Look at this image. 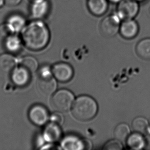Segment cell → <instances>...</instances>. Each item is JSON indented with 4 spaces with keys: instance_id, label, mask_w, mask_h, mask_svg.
<instances>
[{
    "instance_id": "4316f807",
    "label": "cell",
    "mask_w": 150,
    "mask_h": 150,
    "mask_svg": "<svg viewBox=\"0 0 150 150\" xmlns=\"http://www.w3.org/2000/svg\"><path fill=\"white\" fill-rule=\"evenodd\" d=\"M4 4V0H0V8L2 7Z\"/></svg>"
},
{
    "instance_id": "3957f363",
    "label": "cell",
    "mask_w": 150,
    "mask_h": 150,
    "mask_svg": "<svg viewBox=\"0 0 150 150\" xmlns=\"http://www.w3.org/2000/svg\"><path fill=\"white\" fill-rule=\"evenodd\" d=\"M49 68L44 67L40 69L37 79V86L43 96H49L57 89V83Z\"/></svg>"
},
{
    "instance_id": "5b68a950",
    "label": "cell",
    "mask_w": 150,
    "mask_h": 150,
    "mask_svg": "<svg viewBox=\"0 0 150 150\" xmlns=\"http://www.w3.org/2000/svg\"><path fill=\"white\" fill-rule=\"evenodd\" d=\"M139 7L135 0H122L118 3L117 15L120 20H131L137 16Z\"/></svg>"
},
{
    "instance_id": "ffe728a7",
    "label": "cell",
    "mask_w": 150,
    "mask_h": 150,
    "mask_svg": "<svg viewBox=\"0 0 150 150\" xmlns=\"http://www.w3.org/2000/svg\"><path fill=\"white\" fill-rule=\"evenodd\" d=\"M20 66L24 68L31 74L37 71L38 67V63L35 58L28 56L21 59Z\"/></svg>"
},
{
    "instance_id": "e0dca14e",
    "label": "cell",
    "mask_w": 150,
    "mask_h": 150,
    "mask_svg": "<svg viewBox=\"0 0 150 150\" xmlns=\"http://www.w3.org/2000/svg\"><path fill=\"white\" fill-rule=\"evenodd\" d=\"M149 127V122L146 118L138 116L135 118L132 122V128L134 132L140 134L146 133Z\"/></svg>"
},
{
    "instance_id": "f546056e",
    "label": "cell",
    "mask_w": 150,
    "mask_h": 150,
    "mask_svg": "<svg viewBox=\"0 0 150 150\" xmlns=\"http://www.w3.org/2000/svg\"><path fill=\"white\" fill-rule=\"evenodd\" d=\"M149 13H150V8H149Z\"/></svg>"
},
{
    "instance_id": "f1b7e54d",
    "label": "cell",
    "mask_w": 150,
    "mask_h": 150,
    "mask_svg": "<svg viewBox=\"0 0 150 150\" xmlns=\"http://www.w3.org/2000/svg\"><path fill=\"white\" fill-rule=\"evenodd\" d=\"M136 1H137L138 2H143V1H144L145 0H135Z\"/></svg>"
},
{
    "instance_id": "4fadbf2b",
    "label": "cell",
    "mask_w": 150,
    "mask_h": 150,
    "mask_svg": "<svg viewBox=\"0 0 150 150\" xmlns=\"http://www.w3.org/2000/svg\"><path fill=\"white\" fill-rule=\"evenodd\" d=\"M87 6L90 12L96 16H101L108 8V0H87Z\"/></svg>"
},
{
    "instance_id": "8fae6325",
    "label": "cell",
    "mask_w": 150,
    "mask_h": 150,
    "mask_svg": "<svg viewBox=\"0 0 150 150\" xmlns=\"http://www.w3.org/2000/svg\"><path fill=\"white\" fill-rule=\"evenodd\" d=\"M16 61L14 57L9 54L0 55V74L8 75L15 69Z\"/></svg>"
},
{
    "instance_id": "603a6c76",
    "label": "cell",
    "mask_w": 150,
    "mask_h": 150,
    "mask_svg": "<svg viewBox=\"0 0 150 150\" xmlns=\"http://www.w3.org/2000/svg\"><path fill=\"white\" fill-rule=\"evenodd\" d=\"M50 120L52 122L58 125L59 126L63 124L64 117L62 114L59 113H55L51 116Z\"/></svg>"
},
{
    "instance_id": "ac0fdd59",
    "label": "cell",
    "mask_w": 150,
    "mask_h": 150,
    "mask_svg": "<svg viewBox=\"0 0 150 150\" xmlns=\"http://www.w3.org/2000/svg\"><path fill=\"white\" fill-rule=\"evenodd\" d=\"M114 136L116 139L121 142H125L130 134V129L125 123L120 124L116 126L114 130Z\"/></svg>"
},
{
    "instance_id": "d6986e66",
    "label": "cell",
    "mask_w": 150,
    "mask_h": 150,
    "mask_svg": "<svg viewBox=\"0 0 150 150\" xmlns=\"http://www.w3.org/2000/svg\"><path fill=\"white\" fill-rule=\"evenodd\" d=\"M61 136V131L59 125L52 123L45 129V136L47 140L50 142H54L59 139Z\"/></svg>"
},
{
    "instance_id": "2e32d148",
    "label": "cell",
    "mask_w": 150,
    "mask_h": 150,
    "mask_svg": "<svg viewBox=\"0 0 150 150\" xmlns=\"http://www.w3.org/2000/svg\"><path fill=\"white\" fill-rule=\"evenodd\" d=\"M136 52L138 57L144 60H150V38L142 39L136 45Z\"/></svg>"
},
{
    "instance_id": "484cf974",
    "label": "cell",
    "mask_w": 150,
    "mask_h": 150,
    "mask_svg": "<svg viewBox=\"0 0 150 150\" xmlns=\"http://www.w3.org/2000/svg\"><path fill=\"white\" fill-rule=\"evenodd\" d=\"M108 1H109L110 2H112L113 3H118L122 0H108Z\"/></svg>"
},
{
    "instance_id": "6da1fadb",
    "label": "cell",
    "mask_w": 150,
    "mask_h": 150,
    "mask_svg": "<svg viewBox=\"0 0 150 150\" xmlns=\"http://www.w3.org/2000/svg\"><path fill=\"white\" fill-rule=\"evenodd\" d=\"M50 32L47 25L41 20H35L26 25L22 38L25 46L32 50H40L49 43Z\"/></svg>"
},
{
    "instance_id": "d4e9b609",
    "label": "cell",
    "mask_w": 150,
    "mask_h": 150,
    "mask_svg": "<svg viewBox=\"0 0 150 150\" xmlns=\"http://www.w3.org/2000/svg\"><path fill=\"white\" fill-rule=\"evenodd\" d=\"M145 146L144 148L146 150H150V134H147L144 137Z\"/></svg>"
},
{
    "instance_id": "7a4b0ae2",
    "label": "cell",
    "mask_w": 150,
    "mask_h": 150,
    "mask_svg": "<svg viewBox=\"0 0 150 150\" xmlns=\"http://www.w3.org/2000/svg\"><path fill=\"white\" fill-rule=\"evenodd\" d=\"M98 112L96 100L89 96H79L73 104L72 112L76 119L81 121L91 120Z\"/></svg>"
},
{
    "instance_id": "83f0119b",
    "label": "cell",
    "mask_w": 150,
    "mask_h": 150,
    "mask_svg": "<svg viewBox=\"0 0 150 150\" xmlns=\"http://www.w3.org/2000/svg\"><path fill=\"white\" fill-rule=\"evenodd\" d=\"M29 1L33 3H35V2H39V1H43V0H28Z\"/></svg>"
},
{
    "instance_id": "5bb4252c",
    "label": "cell",
    "mask_w": 150,
    "mask_h": 150,
    "mask_svg": "<svg viewBox=\"0 0 150 150\" xmlns=\"http://www.w3.org/2000/svg\"><path fill=\"white\" fill-rule=\"evenodd\" d=\"M6 24L10 30L14 34L22 30L26 26V20L20 14H14L9 17Z\"/></svg>"
},
{
    "instance_id": "8992f818",
    "label": "cell",
    "mask_w": 150,
    "mask_h": 150,
    "mask_svg": "<svg viewBox=\"0 0 150 150\" xmlns=\"http://www.w3.org/2000/svg\"><path fill=\"white\" fill-rule=\"evenodd\" d=\"M120 19L117 14H111L106 16L100 24V32L105 38L115 36L120 31Z\"/></svg>"
},
{
    "instance_id": "7402d4cb",
    "label": "cell",
    "mask_w": 150,
    "mask_h": 150,
    "mask_svg": "<svg viewBox=\"0 0 150 150\" xmlns=\"http://www.w3.org/2000/svg\"><path fill=\"white\" fill-rule=\"evenodd\" d=\"M123 149L122 142L117 139L111 140L107 142L104 146L105 150H121Z\"/></svg>"
},
{
    "instance_id": "52a82bcc",
    "label": "cell",
    "mask_w": 150,
    "mask_h": 150,
    "mask_svg": "<svg viewBox=\"0 0 150 150\" xmlns=\"http://www.w3.org/2000/svg\"><path fill=\"white\" fill-rule=\"evenodd\" d=\"M29 118L33 124L37 126H43L49 119V114L43 105H33L29 110Z\"/></svg>"
},
{
    "instance_id": "277c9868",
    "label": "cell",
    "mask_w": 150,
    "mask_h": 150,
    "mask_svg": "<svg viewBox=\"0 0 150 150\" xmlns=\"http://www.w3.org/2000/svg\"><path fill=\"white\" fill-rule=\"evenodd\" d=\"M74 100V96L67 90H61L53 96L51 102L55 109L60 112L68 111L71 107Z\"/></svg>"
},
{
    "instance_id": "cb8c5ba5",
    "label": "cell",
    "mask_w": 150,
    "mask_h": 150,
    "mask_svg": "<svg viewBox=\"0 0 150 150\" xmlns=\"http://www.w3.org/2000/svg\"><path fill=\"white\" fill-rule=\"evenodd\" d=\"M22 0H4V3L7 6L14 7L18 5Z\"/></svg>"
},
{
    "instance_id": "44dd1931",
    "label": "cell",
    "mask_w": 150,
    "mask_h": 150,
    "mask_svg": "<svg viewBox=\"0 0 150 150\" xmlns=\"http://www.w3.org/2000/svg\"><path fill=\"white\" fill-rule=\"evenodd\" d=\"M5 40V46L7 49L10 51L16 52L20 49L21 46V41L18 37L14 34L10 35L6 38Z\"/></svg>"
},
{
    "instance_id": "ba28073f",
    "label": "cell",
    "mask_w": 150,
    "mask_h": 150,
    "mask_svg": "<svg viewBox=\"0 0 150 150\" xmlns=\"http://www.w3.org/2000/svg\"><path fill=\"white\" fill-rule=\"evenodd\" d=\"M51 71L55 79L61 82L68 81L73 76V69L66 63L56 64L53 66Z\"/></svg>"
},
{
    "instance_id": "7c38bea8",
    "label": "cell",
    "mask_w": 150,
    "mask_h": 150,
    "mask_svg": "<svg viewBox=\"0 0 150 150\" xmlns=\"http://www.w3.org/2000/svg\"><path fill=\"white\" fill-rule=\"evenodd\" d=\"M11 74L13 83L20 87L24 86L28 83L31 75L26 70L20 66L18 68L14 69Z\"/></svg>"
},
{
    "instance_id": "9c48e42d",
    "label": "cell",
    "mask_w": 150,
    "mask_h": 150,
    "mask_svg": "<svg viewBox=\"0 0 150 150\" xmlns=\"http://www.w3.org/2000/svg\"><path fill=\"white\" fill-rule=\"evenodd\" d=\"M120 32L121 35L125 39H133L136 37L139 32L138 23L133 19L124 20L120 24Z\"/></svg>"
},
{
    "instance_id": "9a60e30c",
    "label": "cell",
    "mask_w": 150,
    "mask_h": 150,
    "mask_svg": "<svg viewBox=\"0 0 150 150\" xmlns=\"http://www.w3.org/2000/svg\"><path fill=\"white\" fill-rule=\"evenodd\" d=\"M128 146L133 150H142L144 148L145 139L142 134L135 132L130 134L126 140Z\"/></svg>"
},
{
    "instance_id": "30bf717a",
    "label": "cell",
    "mask_w": 150,
    "mask_h": 150,
    "mask_svg": "<svg viewBox=\"0 0 150 150\" xmlns=\"http://www.w3.org/2000/svg\"><path fill=\"white\" fill-rule=\"evenodd\" d=\"M49 9V3L47 0L33 3L30 7L31 15L35 20H41L47 16Z\"/></svg>"
}]
</instances>
